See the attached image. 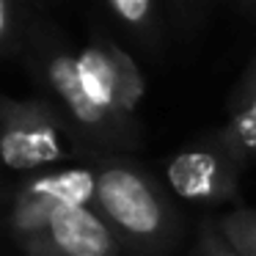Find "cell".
Listing matches in <instances>:
<instances>
[{
	"label": "cell",
	"mask_w": 256,
	"mask_h": 256,
	"mask_svg": "<svg viewBox=\"0 0 256 256\" xmlns=\"http://www.w3.org/2000/svg\"><path fill=\"white\" fill-rule=\"evenodd\" d=\"M96 201V174L88 168L47 174L28 182L14 201V228L22 237H39L61 210L88 206Z\"/></svg>",
	"instance_id": "obj_1"
},
{
	"label": "cell",
	"mask_w": 256,
	"mask_h": 256,
	"mask_svg": "<svg viewBox=\"0 0 256 256\" xmlns=\"http://www.w3.org/2000/svg\"><path fill=\"white\" fill-rule=\"evenodd\" d=\"M96 204L132 237H152L162 223L157 196L146 179L130 168H108L96 176Z\"/></svg>",
	"instance_id": "obj_2"
},
{
	"label": "cell",
	"mask_w": 256,
	"mask_h": 256,
	"mask_svg": "<svg viewBox=\"0 0 256 256\" xmlns=\"http://www.w3.org/2000/svg\"><path fill=\"white\" fill-rule=\"evenodd\" d=\"M78 69L91 102L102 113L132 110L144 96L138 66L116 47H86L78 56Z\"/></svg>",
	"instance_id": "obj_3"
},
{
	"label": "cell",
	"mask_w": 256,
	"mask_h": 256,
	"mask_svg": "<svg viewBox=\"0 0 256 256\" xmlns=\"http://www.w3.org/2000/svg\"><path fill=\"white\" fill-rule=\"evenodd\" d=\"M0 157L12 171H30L61 157V135L47 116L30 108H12L0 135Z\"/></svg>",
	"instance_id": "obj_4"
},
{
	"label": "cell",
	"mask_w": 256,
	"mask_h": 256,
	"mask_svg": "<svg viewBox=\"0 0 256 256\" xmlns=\"http://www.w3.org/2000/svg\"><path fill=\"white\" fill-rule=\"evenodd\" d=\"M44 232L58 256H108L116 245L105 220H100V215H94L88 206L61 210Z\"/></svg>",
	"instance_id": "obj_5"
},
{
	"label": "cell",
	"mask_w": 256,
	"mask_h": 256,
	"mask_svg": "<svg viewBox=\"0 0 256 256\" xmlns=\"http://www.w3.org/2000/svg\"><path fill=\"white\" fill-rule=\"evenodd\" d=\"M168 182L174 193L188 201H218L232 190V174L218 154L206 149H190L171 160Z\"/></svg>",
	"instance_id": "obj_6"
},
{
	"label": "cell",
	"mask_w": 256,
	"mask_h": 256,
	"mask_svg": "<svg viewBox=\"0 0 256 256\" xmlns=\"http://www.w3.org/2000/svg\"><path fill=\"white\" fill-rule=\"evenodd\" d=\"M220 144L234 160L256 157V72L240 86L234 113L220 132Z\"/></svg>",
	"instance_id": "obj_7"
},
{
	"label": "cell",
	"mask_w": 256,
	"mask_h": 256,
	"mask_svg": "<svg viewBox=\"0 0 256 256\" xmlns=\"http://www.w3.org/2000/svg\"><path fill=\"white\" fill-rule=\"evenodd\" d=\"M52 88L58 91V96L64 100V105L72 110V116L83 124H100L108 113H102L100 108L91 102L88 91H86L83 80H80V69H78V58L72 56H58L50 61L47 66Z\"/></svg>",
	"instance_id": "obj_8"
},
{
	"label": "cell",
	"mask_w": 256,
	"mask_h": 256,
	"mask_svg": "<svg viewBox=\"0 0 256 256\" xmlns=\"http://www.w3.org/2000/svg\"><path fill=\"white\" fill-rule=\"evenodd\" d=\"M223 234L237 254L256 256V212H237V215L226 218Z\"/></svg>",
	"instance_id": "obj_9"
},
{
	"label": "cell",
	"mask_w": 256,
	"mask_h": 256,
	"mask_svg": "<svg viewBox=\"0 0 256 256\" xmlns=\"http://www.w3.org/2000/svg\"><path fill=\"white\" fill-rule=\"evenodd\" d=\"M110 12L118 14L124 22L135 25V22H144L152 12V3L149 0H113L110 3Z\"/></svg>",
	"instance_id": "obj_10"
},
{
	"label": "cell",
	"mask_w": 256,
	"mask_h": 256,
	"mask_svg": "<svg viewBox=\"0 0 256 256\" xmlns=\"http://www.w3.org/2000/svg\"><path fill=\"white\" fill-rule=\"evenodd\" d=\"M215 256H242V254H237L234 248H218V250H215Z\"/></svg>",
	"instance_id": "obj_11"
}]
</instances>
